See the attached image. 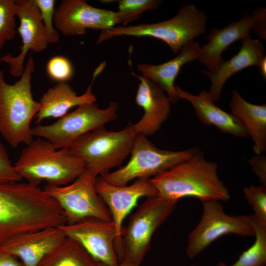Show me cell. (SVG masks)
<instances>
[{"label":"cell","instance_id":"6da1fadb","mask_svg":"<svg viewBox=\"0 0 266 266\" xmlns=\"http://www.w3.org/2000/svg\"><path fill=\"white\" fill-rule=\"evenodd\" d=\"M66 223L56 201L27 182L0 183V245L19 234Z\"/></svg>","mask_w":266,"mask_h":266},{"label":"cell","instance_id":"7a4b0ae2","mask_svg":"<svg viewBox=\"0 0 266 266\" xmlns=\"http://www.w3.org/2000/svg\"><path fill=\"white\" fill-rule=\"evenodd\" d=\"M160 197L177 201L194 197L202 202L227 201L229 192L218 174L216 163L198 152L189 159L150 178Z\"/></svg>","mask_w":266,"mask_h":266},{"label":"cell","instance_id":"3957f363","mask_svg":"<svg viewBox=\"0 0 266 266\" xmlns=\"http://www.w3.org/2000/svg\"><path fill=\"white\" fill-rule=\"evenodd\" d=\"M35 64L31 54L18 80L7 83L0 70V133L13 148L30 144L33 139L31 122L40 108L32 92L31 80Z\"/></svg>","mask_w":266,"mask_h":266},{"label":"cell","instance_id":"277c9868","mask_svg":"<svg viewBox=\"0 0 266 266\" xmlns=\"http://www.w3.org/2000/svg\"><path fill=\"white\" fill-rule=\"evenodd\" d=\"M14 168L23 179L35 186H65L75 180L86 169L84 161L69 148H56L46 139L37 138L21 151Z\"/></svg>","mask_w":266,"mask_h":266},{"label":"cell","instance_id":"5b68a950","mask_svg":"<svg viewBox=\"0 0 266 266\" xmlns=\"http://www.w3.org/2000/svg\"><path fill=\"white\" fill-rule=\"evenodd\" d=\"M207 16L193 4L183 5L172 18L162 22L117 26L101 31L98 44L115 36H150L166 43L174 54L186 43L206 33Z\"/></svg>","mask_w":266,"mask_h":266},{"label":"cell","instance_id":"8992f818","mask_svg":"<svg viewBox=\"0 0 266 266\" xmlns=\"http://www.w3.org/2000/svg\"><path fill=\"white\" fill-rule=\"evenodd\" d=\"M137 134L133 125L117 132L102 127L81 136L69 149L84 161L88 171L98 177L122 163L131 154Z\"/></svg>","mask_w":266,"mask_h":266},{"label":"cell","instance_id":"52a82bcc","mask_svg":"<svg viewBox=\"0 0 266 266\" xmlns=\"http://www.w3.org/2000/svg\"><path fill=\"white\" fill-rule=\"evenodd\" d=\"M198 152L195 148L179 151L160 149L146 136L137 134L126 165L99 177L113 185H126L135 179L151 178L189 159Z\"/></svg>","mask_w":266,"mask_h":266},{"label":"cell","instance_id":"ba28073f","mask_svg":"<svg viewBox=\"0 0 266 266\" xmlns=\"http://www.w3.org/2000/svg\"><path fill=\"white\" fill-rule=\"evenodd\" d=\"M177 202L160 196L146 199L124 229L121 262L140 266L149 250L154 233L173 211Z\"/></svg>","mask_w":266,"mask_h":266},{"label":"cell","instance_id":"9c48e42d","mask_svg":"<svg viewBox=\"0 0 266 266\" xmlns=\"http://www.w3.org/2000/svg\"><path fill=\"white\" fill-rule=\"evenodd\" d=\"M97 177L86 168L69 184L59 186L47 184L44 187L45 192L63 211L66 224L88 219L112 221L108 208L96 190Z\"/></svg>","mask_w":266,"mask_h":266},{"label":"cell","instance_id":"30bf717a","mask_svg":"<svg viewBox=\"0 0 266 266\" xmlns=\"http://www.w3.org/2000/svg\"><path fill=\"white\" fill-rule=\"evenodd\" d=\"M118 110L115 101L104 109L94 103L83 104L53 123L37 124L33 128V133L49 141L57 149L69 148L81 136L116 119Z\"/></svg>","mask_w":266,"mask_h":266},{"label":"cell","instance_id":"8fae6325","mask_svg":"<svg viewBox=\"0 0 266 266\" xmlns=\"http://www.w3.org/2000/svg\"><path fill=\"white\" fill-rule=\"evenodd\" d=\"M202 203L201 219L188 236L186 254L189 258H195L212 242L227 234L254 236L251 215L227 214L219 201L210 200Z\"/></svg>","mask_w":266,"mask_h":266},{"label":"cell","instance_id":"7c38bea8","mask_svg":"<svg viewBox=\"0 0 266 266\" xmlns=\"http://www.w3.org/2000/svg\"><path fill=\"white\" fill-rule=\"evenodd\" d=\"M96 190L108 208L114 224L116 237L115 248L119 262L122 259V238L124 219L142 197L159 196L150 178L138 179L127 186H115L97 177Z\"/></svg>","mask_w":266,"mask_h":266},{"label":"cell","instance_id":"4fadbf2b","mask_svg":"<svg viewBox=\"0 0 266 266\" xmlns=\"http://www.w3.org/2000/svg\"><path fill=\"white\" fill-rule=\"evenodd\" d=\"M117 24L115 12L93 7L84 0H63L55 8L54 27L65 36L82 35L87 29L101 31Z\"/></svg>","mask_w":266,"mask_h":266},{"label":"cell","instance_id":"5bb4252c","mask_svg":"<svg viewBox=\"0 0 266 266\" xmlns=\"http://www.w3.org/2000/svg\"><path fill=\"white\" fill-rule=\"evenodd\" d=\"M59 227L66 237L78 242L101 264L114 266L119 263L115 248L116 229L112 221L88 219Z\"/></svg>","mask_w":266,"mask_h":266},{"label":"cell","instance_id":"9a60e30c","mask_svg":"<svg viewBox=\"0 0 266 266\" xmlns=\"http://www.w3.org/2000/svg\"><path fill=\"white\" fill-rule=\"evenodd\" d=\"M17 4V17L20 20L17 32L22 39L21 52L14 57L10 53L6 54L0 58V62L9 65L12 76L20 77L25 69L24 63L28 53L30 51L40 52L45 50L50 43L34 0H18Z\"/></svg>","mask_w":266,"mask_h":266},{"label":"cell","instance_id":"2e32d148","mask_svg":"<svg viewBox=\"0 0 266 266\" xmlns=\"http://www.w3.org/2000/svg\"><path fill=\"white\" fill-rule=\"evenodd\" d=\"M254 30L260 36L266 32V9L245 14L239 20L232 22L221 29H214L207 36L208 42L201 47L198 60L207 70H213L224 60L223 51L232 43L249 35Z\"/></svg>","mask_w":266,"mask_h":266},{"label":"cell","instance_id":"e0dca14e","mask_svg":"<svg viewBox=\"0 0 266 266\" xmlns=\"http://www.w3.org/2000/svg\"><path fill=\"white\" fill-rule=\"evenodd\" d=\"M140 81L135 96L136 104L144 114L133 128L137 134L150 135L159 130L170 112V101L157 84L141 75L132 72Z\"/></svg>","mask_w":266,"mask_h":266},{"label":"cell","instance_id":"ac0fdd59","mask_svg":"<svg viewBox=\"0 0 266 266\" xmlns=\"http://www.w3.org/2000/svg\"><path fill=\"white\" fill-rule=\"evenodd\" d=\"M66 237L59 227H49L19 234L0 246L18 258L24 266H38Z\"/></svg>","mask_w":266,"mask_h":266},{"label":"cell","instance_id":"d6986e66","mask_svg":"<svg viewBox=\"0 0 266 266\" xmlns=\"http://www.w3.org/2000/svg\"><path fill=\"white\" fill-rule=\"evenodd\" d=\"M241 41V47L236 54L223 61L213 70H202L210 81L208 92L214 101L220 99L223 87L231 76L247 67L259 66L266 57L264 45L260 39L252 38L249 34Z\"/></svg>","mask_w":266,"mask_h":266},{"label":"cell","instance_id":"ffe728a7","mask_svg":"<svg viewBox=\"0 0 266 266\" xmlns=\"http://www.w3.org/2000/svg\"><path fill=\"white\" fill-rule=\"evenodd\" d=\"M105 66V62L100 64L95 70L91 83L82 95L78 96L66 82H59L48 88L40 98V108L35 116L36 124H39L47 118H61L69 109L86 103H94L96 96L92 93V85L99 74Z\"/></svg>","mask_w":266,"mask_h":266},{"label":"cell","instance_id":"44dd1931","mask_svg":"<svg viewBox=\"0 0 266 266\" xmlns=\"http://www.w3.org/2000/svg\"><path fill=\"white\" fill-rule=\"evenodd\" d=\"M200 49V43L193 40L184 45L174 58L158 65L138 64L137 69L142 76L159 85L171 103H175L179 100L174 84L175 79L185 64L198 59Z\"/></svg>","mask_w":266,"mask_h":266},{"label":"cell","instance_id":"7402d4cb","mask_svg":"<svg viewBox=\"0 0 266 266\" xmlns=\"http://www.w3.org/2000/svg\"><path fill=\"white\" fill-rule=\"evenodd\" d=\"M176 89L179 99H184L190 102L197 117L203 124L213 126L224 133L235 136H248L240 122L232 113L217 106L206 91L196 95L177 86Z\"/></svg>","mask_w":266,"mask_h":266},{"label":"cell","instance_id":"603a6c76","mask_svg":"<svg viewBox=\"0 0 266 266\" xmlns=\"http://www.w3.org/2000/svg\"><path fill=\"white\" fill-rule=\"evenodd\" d=\"M232 114L241 124L253 142L256 155L266 151V105L248 102L236 90L232 92L230 103Z\"/></svg>","mask_w":266,"mask_h":266},{"label":"cell","instance_id":"cb8c5ba5","mask_svg":"<svg viewBox=\"0 0 266 266\" xmlns=\"http://www.w3.org/2000/svg\"><path fill=\"white\" fill-rule=\"evenodd\" d=\"M76 241L66 237L42 260L38 266H100Z\"/></svg>","mask_w":266,"mask_h":266},{"label":"cell","instance_id":"d4e9b609","mask_svg":"<svg viewBox=\"0 0 266 266\" xmlns=\"http://www.w3.org/2000/svg\"><path fill=\"white\" fill-rule=\"evenodd\" d=\"M251 218L255 231V241L248 249L243 251L235 262L227 265L222 262L217 266H265L266 265V224L253 215Z\"/></svg>","mask_w":266,"mask_h":266},{"label":"cell","instance_id":"484cf974","mask_svg":"<svg viewBox=\"0 0 266 266\" xmlns=\"http://www.w3.org/2000/svg\"><path fill=\"white\" fill-rule=\"evenodd\" d=\"M118 10L115 12L117 24L126 26L137 19L145 11L157 9L162 4L160 0H119Z\"/></svg>","mask_w":266,"mask_h":266},{"label":"cell","instance_id":"4316f807","mask_svg":"<svg viewBox=\"0 0 266 266\" xmlns=\"http://www.w3.org/2000/svg\"><path fill=\"white\" fill-rule=\"evenodd\" d=\"M18 7L16 0H0V51L7 41L14 38Z\"/></svg>","mask_w":266,"mask_h":266},{"label":"cell","instance_id":"83f0119b","mask_svg":"<svg viewBox=\"0 0 266 266\" xmlns=\"http://www.w3.org/2000/svg\"><path fill=\"white\" fill-rule=\"evenodd\" d=\"M244 197L251 205L254 211L253 216L257 220L266 224V188L250 186L244 188Z\"/></svg>","mask_w":266,"mask_h":266},{"label":"cell","instance_id":"f1b7e54d","mask_svg":"<svg viewBox=\"0 0 266 266\" xmlns=\"http://www.w3.org/2000/svg\"><path fill=\"white\" fill-rule=\"evenodd\" d=\"M34 1L39 9L43 24L47 33L50 44L57 42L59 35L54 25L55 0H34Z\"/></svg>","mask_w":266,"mask_h":266},{"label":"cell","instance_id":"f546056e","mask_svg":"<svg viewBox=\"0 0 266 266\" xmlns=\"http://www.w3.org/2000/svg\"><path fill=\"white\" fill-rule=\"evenodd\" d=\"M49 76L59 82H66L73 76V68L70 62L66 57L57 56L51 58L46 65Z\"/></svg>","mask_w":266,"mask_h":266},{"label":"cell","instance_id":"4dcf8cb0","mask_svg":"<svg viewBox=\"0 0 266 266\" xmlns=\"http://www.w3.org/2000/svg\"><path fill=\"white\" fill-rule=\"evenodd\" d=\"M22 179L11 164L6 149L0 142V183L20 182Z\"/></svg>","mask_w":266,"mask_h":266},{"label":"cell","instance_id":"1f68e13d","mask_svg":"<svg viewBox=\"0 0 266 266\" xmlns=\"http://www.w3.org/2000/svg\"><path fill=\"white\" fill-rule=\"evenodd\" d=\"M251 165L254 173L258 176L262 185L266 186V157L264 155H256L250 159Z\"/></svg>","mask_w":266,"mask_h":266},{"label":"cell","instance_id":"d6a6232c","mask_svg":"<svg viewBox=\"0 0 266 266\" xmlns=\"http://www.w3.org/2000/svg\"><path fill=\"white\" fill-rule=\"evenodd\" d=\"M0 266H24L16 256L4 250L0 245Z\"/></svg>","mask_w":266,"mask_h":266},{"label":"cell","instance_id":"836d02e7","mask_svg":"<svg viewBox=\"0 0 266 266\" xmlns=\"http://www.w3.org/2000/svg\"><path fill=\"white\" fill-rule=\"evenodd\" d=\"M261 73L263 77L266 76V57H265L261 61L259 66Z\"/></svg>","mask_w":266,"mask_h":266},{"label":"cell","instance_id":"e575fe53","mask_svg":"<svg viewBox=\"0 0 266 266\" xmlns=\"http://www.w3.org/2000/svg\"><path fill=\"white\" fill-rule=\"evenodd\" d=\"M100 266H107L101 264ZM114 266H140L135 265L132 264L126 263V262H121L119 263L117 265Z\"/></svg>","mask_w":266,"mask_h":266},{"label":"cell","instance_id":"d590c367","mask_svg":"<svg viewBox=\"0 0 266 266\" xmlns=\"http://www.w3.org/2000/svg\"></svg>","mask_w":266,"mask_h":266}]
</instances>
